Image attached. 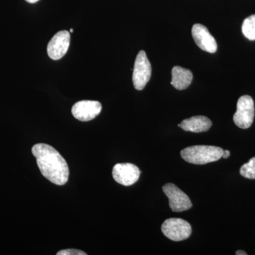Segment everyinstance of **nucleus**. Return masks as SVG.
<instances>
[{"mask_svg": "<svg viewBox=\"0 0 255 255\" xmlns=\"http://www.w3.org/2000/svg\"><path fill=\"white\" fill-rule=\"evenodd\" d=\"M32 153L43 177L56 185H64L68 182V164L55 148L47 144H36L32 148Z\"/></svg>", "mask_w": 255, "mask_h": 255, "instance_id": "f257e3e1", "label": "nucleus"}, {"mask_svg": "<svg viewBox=\"0 0 255 255\" xmlns=\"http://www.w3.org/2000/svg\"><path fill=\"white\" fill-rule=\"evenodd\" d=\"M223 152V149L215 146L195 145L181 151V156L189 163L206 164L219 160Z\"/></svg>", "mask_w": 255, "mask_h": 255, "instance_id": "f03ea898", "label": "nucleus"}, {"mask_svg": "<svg viewBox=\"0 0 255 255\" xmlns=\"http://www.w3.org/2000/svg\"><path fill=\"white\" fill-rule=\"evenodd\" d=\"M255 117L254 102L248 95L242 96L238 99L237 110L233 115V121L242 129L248 128L253 122Z\"/></svg>", "mask_w": 255, "mask_h": 255, "instance_id": "7ed1b4c3", "label": "nucleus"}, {"mask_svg": "<svg viewBox=\"0 0 255 255\" xmlns=\"http://www.w3.org/2000/svg\"><path fill=\"white\" fill-rule=\"evenodd\" d=\"M152 75V67L144 50L139 52L135 59L132 82L137 90H142L150 81Z\"/></svg>", "mask_w": 255, "mask_h": 255, "instance_id": "20e7f679", "label": "nucleus"}, {"mask_svg": "<svg viewBox=\"0 0 255 255\" xmlns=\"http://www.w3.org/2000/svg\"><path fill=\"white\" fill-rule=\"evenodd\" d=\"M162 231L166 237L173 241H182L191 236V225L185 220L172 218L166 220L162 225Z\"/></svg>", "mask_w": 255, "mask_h": 255, "instance_id": "39448f33", "label": "nucleus"}, {"mask_svg": "<svg viewBox=\"0 0 255 255\" xmlns=\"http://www.w3.org/2000/svg\"><path fill=\"white\" fill-rule=\"evenodd\" d=\"M164 194L169 198V206L174 212H182L191 209L192 203L189 196L174 184H166L162 187Z\"/></svg>", "mask_w": 255, "mask_h": 255, "instance_id": "423d86ee", "label": "nucleus"}, {"mask_svg": "<svg viewBox=\"0 0 255 255\" xmlns=\"http://www.w3.org/2000/svg\"><path fill=\"white\" fill-rule=\"evenodd\" d=\"M137 166L130 163L117 164L112 170L114 180L119 184L128 187L136 183L140 176Z\"/></svg>", "mask_w": 255, "mask_h": 255, "instance_id": "0eeeda50", "label": "nucleus"}, {"mask_svg": "<svg viewBox=\"0 0 255 255\" xmlns=\"http://www.w3.org/2000/svg\"><path fill=\"white\" fill-rule=\"evenodd\" d=\"M70 42V32L61 31L57 33L47 47L48 56L53 60L61 59L68 52Z\"/></svg>", "mask_w": 255, "mask_h": 255, "instance_id": "6e6552de", "label": "nucleus"}, {"mask_svg": "<svg viewBox=\"0 0 255 255\" xmlns=\"http://www.w3.org/2000/svg\"><path fill=\"white\" fill-rule=\"evenodd\" d=\"M102 108V105L98 101L82 100L73 105L72 114L75 118L81 122H88L97 117Z\"/></svg>", "mask_w": 255, "mask_h": 255, "instance_id": "1a4fd4ad", "label": "nucleus"}, {"mask_svg": "<svg viewBox=\"0 0 255 255\" xmlns=\"http://www.w3.org/2000/svg\"><path fill=\"white\" fill-rule=\"evenodd\" d=\"M191 33L196 44L201 50L210 53H216L217 50V43L206 26L196 23L193 26Z\"/></svg>", "mask_w": 255, "mask_h": 255, "instance_id": "9d476101", "label": "nucleus"}, {"mask_svg": "<svg viewBox=\"0 0 255 255\" xmlns=\"http://www.w3.org/2000/svg\"><path fill=\"white\" fill-rule=\"evenodd\" d=\"M180 124L182 130L199 133L208 131L212 125V122L204 116H194L191 118L184 119Z\"/></svg>", "mask_w": 255, "mask_h": 255, "instance_id": "9b49d317", "label": "nucleus"}, {"mask_svg": "<svg viewBox=\"0 0 255 255\" xmlns=\"http://www.w3.org/2000/svg\"><path fill=\"white\" fill-rule=\"evenodd\" d=\"M171 84L177 90L187 89L191 85L193 80V74L188 69L175 66L172 69Z\"/></svg>", "mask_w": 255, "mask_h": 255, "instance_id": "f8f14e48", "label": "nucleus"}, {"mask_svg": "<svg viewBox=\"0 0 255 255\" xmlns=\"http://www.w3.org/2000/svg\"><path fill=\"white\" fill-rule=\"evenodd\" d=\"M243 35L250 41H255V14L246 18L242 25Z\"/></svg>", "mask_w": 255, "mask_h": 255, "instance_id": "ddd939ff", "label": "nucleus"}, {"mask_svg": "<svg viewBox=\"0 0 255 255\" xmlns=\"http://www.w3.org/2000/svg\"><path fill=\"white\" fill-rule=\"evenodd\" d=\"M240 174L247 179H255V157L242 166Z\"/></svg>", "mask_w": 255, "mask_h": 255, "instance_id": "4468645a", "label": "nucleus"}, {"mask_svg": "<svg viewBox=\"0 0 255 255\" xmlns=\"http://www.w3.org/2000/svg\"><path fill=\"white\" fill-rule=\"evenodd\" d=\"M57 255H87V253L76 249H67L60 251Z\"/></svg>", "mask_w": 255, "mask_h": 255, "instance_id": "2eb2a0df", "label": "nucleus"}, {"mask_svg": "<svg viewBox=\"0 0 255 255\" xmlns=\"http://www.w3.org/2000/svg\"><path fill=\"white\" fill-rule=\"evenodd\" d=\"M230 152L228 150H223L222 157L224 159H227L229 157Z\"/></svg>", "mask_w": 255, "mask_h": 255, "instance_id": "dca6fc26", "label": "nucleus"}, {"mask_svg": "<svg viewBox=\"0 0 255 255\" xmlns=\"http://www.w3.org/2000/svg\"><path fill=\"white\" fill-rule=\"evenodd\" d=\"M236 254L237 255H247L246 252L243 251H238L236 252Z\"/></svg>", "mask_w": 255, "mask_h": 255, "instance_id": "f3484780", "label": "nucleus"}, {"mask_svg": "<svg viewBox=\"0 0 255 255\" xmlns=\"http://www.w3.org/2000/svg\"><path fill=\"white\" fill-rule=\"evenodd\" d=\"M39 0H26V1H27L28 3H30V4H35V3L38 2Z\"/></svg>", "mask_w": 255, "mask_h": 255, "instance_id": "a211bd4d", "label": "nucleus"}, {"mask_svg": "<svg viewBox=\"0 0 255 255\" xmlns=\"http://www.w3.org/2000/svg\"><path fill=\"white\" fill-rule=\"evenodd\" d=\"M73 31H74V30L73 29V28H71V29H70V33H73Z\"/></svg>", "mask_w": 255, "mask_h": 255, "instance_id": "6ab92c4d", "label": "nucleus"}]
</instances>
